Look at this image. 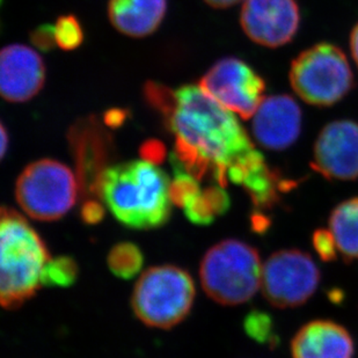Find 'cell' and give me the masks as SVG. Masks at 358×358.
<instances>
[{"instance_id":"cell-23","label":"cell","mask_w":358,"mask_h":358,"mask_svg":"<svg viewBox=\"0 0 358 358\" xmlns=\"http://www.w3.org/2000/svg\"><path fill=\"white\" fill-rule=\"evenodd\" d=\"M312 243L315 247V252L321 257V260L331 261L334 260L338 253V245L335 241L334 236L331 234V230L315 231L312 238Z\"/></svg>"},{"instance_id":"cell-5","label":"cell","mask_w":358,"mask_h":358,"mask_svg":"<svg viewBox=\"0 0 358 358\" xmlns=\"http://www.w3.org/2000/svg\"><path fill=\"white\" fill-rule=\"evenodd\" d=\"M195 285L189 273L176 266L152 267L142 275L131 304L139 320L150 327L169 329L189 315Z\"/></svg>"},{"instance_id":"cell-12","label":"cell","mask_w":358,"mask_h":358,"mask_svg":"<svg viewBox=\"0 0 358 358\" xmlns=\"http://www.w3.org/2000/svg\"><path fill=\"white\" fill-rule=\"evenodd\" d=\"M45 68L40 55L31 48L13 44L0 55V91L6 101L24 102L43 87Z\"/></svg>"},{"instance_id":"cell-26","label":"cell","mask_w":358,"mask_h":358,"mask_svg":"<svg viewBox=\"0 0 358 358\" xmlns=\"http://www.w3.org/2000/svg\"><path fill=\"white\" fill-rule=\"evenodd\" d=\"M31 40L41 50H50L55 45H57L56 38H55V26L43 24V26L36 28L31 33Z\"/></svg>"},{"instance_id":"cell-7","label":"cell","mask_w":358,"mask_h":358,"mask_svg":"<svg viewBox=\"0 0 358 358\" xmlns=\"http://www.w3.org/2000/svg\"><path fill=\"white\" fill-rule=\"evenodd\" d=\"M78 183L71 169L52 159L28 165L17 178L15 197L34 220H57L75 206Z\"/></svg>"},{"instance_id":"cell-10","label":"cell","mask_w":358,"mask_h":358,"mask_svg":"<svg viewBox=\"0 0 358 358\" xmlns=\"http://www.w3.org/2000/svg\"><path fill=\"white\" fill-rule=\"evenodd\" d=\"M240 22L255 43L282 47L297 34L301 12L296 0H245Z\"/></svg>"},{"instance_id":"cell-11","label":"cell","mask_w":358,"mask_h":358,"mask_svg":"<svg viewBox=\"0 0 358 358\" xmlns=\"http://www.w3.org/2000/svg\"><path fill=\"white\" fill-rule=\"evenodd\" d=\"M311 166L328 180L357 179L358 123L340 120L326 125L315 142Z\"/></svg>"},{"instance_id":"cell-22","label":"cell","mask_w":358,"mask_h":358,"mask_svg":"<svg viewBox=\"0 0 358 358\" xmlns=\"http://www.w3.org/2000/svg\"><path fill=\"white\" fill-rule=\"evenodd\" d=\"M183 209L188 220L196 225H210L216 220V213L203 193H199L190 202L187 203Z\"/></svg>"},{"instance_id":"cell-14","label":"cell","mask_w":358,"mask_h":358,"mask_svg":"<svg viewBox=\"0 0 358 358\" xmlns=\"http://www.w3.org/2000/svg\"><path fill=\"white\" fill-rule=\"evenodd\" d=\"M292 358H354V341L341 324L315 320L298 331L291 343Z\"/></svg>"},{"instance_id":"cell-15","label":"cell","mask_w":358,"mask_h":358,"mask_svg":"<svg viewBox=\"0 0 358 358\" xmlns=\"http://www.w3.org/2000/svg\"><path fill=\"white\" fill-rule=\"evenodd\" d=\"M166 10V0H109L108 17L122 34L144 38L158 29Z\"/></svg>"},{"instance_id":"cell-3","label":"cell","mask_w":358,"mask_h":358,"mask_svg":"<svg viewBox=\"0 0 358 358\" xmlns=\"http://www.w3.org/2000/svg\"><path fill=\"white\" fill-rule=\"evenodd\" d=\"M0 240V298L3 308L13 310L36 294L51 257L38 232L14 210H1Z\"/></svg>"},{"instance_id":"cell-13","label":"cell","mask_w":358,"mask_h":358,"mask_svg":"<svg viewBox=\"0 0 358 358\" xmlns=\"http://www.w3.org/2000/svg\"><path fill=\"white\" fill-rule=\"evenodd\" d=\"M253 117L254 137L266 149H287L301 134V108L289 95L264 99Z\"/></svg>"},{"instance_id":"cell-18","label":"cell","mask_w":358,"mask_h":358,"mask_svg":"<svg viewBox=\"0 0 358 358\" xmlns=\"http://www.w3.org/2000/svg\"><path fill=\"white\" fill-rule=\"evenodd\" d=\"M78 278V266L72 257H59L50 259L45 264L41 284L45 287H71Z\"/></svg>"},{"instance_id":"cell-24","label":"cell","mask_w":358,"mask_h":358,"mask_svg":"<svg viewBox=\"0 0 358 358\" xmlns=\"http://www.w3.org/2000/svg\"><path fill=\"white\" fill-rule=\"evenodd\" d=\"M203 195L209 201L210 206H213L216 216H222L230 209L231 199L229 194L223 189L222 186H213L206 188L202 192Z\"/></svg>"},{"instance_id":"cell-16","label":"cell","mask_w":358,"mask_h":358,"mask_svg":"<svg viewBox=\"0 0 358 358\" xmlns=\"http://www.w3.org/2000/svg\"><path fill=\"white\" fill-rule=\"evenodd\" d=\"M329 230L347 260L358 259V197L340 203L329 217Z\"/></svg>"},{"instance_id":"cell-27","label":"cell","mask_w":358,"mask_h":358,"mask_svg":"<svg viewBox=\"0 0 358 358\" xmlns=\"http://www.w3.org/2000/svg\"><path fill=\"white\" fill-rule=\"evenodd\" d=\"M103 216H105V210L102 204L96 201H87L84 203L81 209V218L85 223L94 225L100 223L103 220Z\"/></svg>"},{"instance_id":"cell-20","label":"cell","mask_w":358,"mask_h":358,"mask_svg":"<svg viewBox=\"0 0 358 358\" xmlns=\"http://www.w3.org/2000/svg\"><path fill=\"white\" fill-rule=\"evenodd\" d=\"M55 38L58 47L63 50H73L84 41V31L77 17L64 15L55 24Z\"/></svg>"},{"instance_id":"cell-30","label":"cell","mask_w":358,"mask_h":358,"mask_svg":"<svg viewBox=\"0 0 358 358\" xmlns=\"http://www.w3.org/2000/svg\"><path fill=\"white\" fill-rule=\"evenodd\" d=\"M204 1L215 8H227V7L234 6L241 0H204Z\"/></svg>"},{"instance_id":"cell-9","label":"cell","mask_w":358,"mask_h":358,"mask_svg":"<svg viewBox=\"0 0 358 358\" xmlns=\"http://www.w3.org/2000/svg\"><path fill=\"white\" fill-rule=\"evenodd\" d=\"M199 87L240 117H253L264 101V79L245 62L224 58L206 72Z\"/></svg>"},{"instance_id":"cell-28","label":"cell","mask_w":358,"mask_h":358,"mask_svg":"<svg viewBox=\"0 0 358 358\" xmlns=\"http://www.w3.org/2000/svg\"><path fill=\"white\" fill-rule=\"evenodd\" d=\"M125 115L122 110H110V112L106 114L105 122L108 127L116 128V127H120L123 123Z\"/></svg>"},{"instance_id":"cell-19","label":"cell","mask_w":358,"mask_h":358,"mask_svg":"<svg viewBox=\"0 0 358 358\" xmlns=\"http://www.w3.org/2000/svg\"><path fill=\"white\" fill-rule=\"evenodd\" d=\"M172 167L176 178L169 183V199L176 206L185 208L187 203L201 193L199 183L197 182L199 179L183 171L179 166L172 165Z\"/></svg>"},{"instance_id":"cell-17","label":"cell","mask_w":358,"mask_h":358,"mask_svg":"<svg viewBox=\"0 0 358 358\" xmlns=\"http://www.w3.org/2000/svg\"><path fill=\"white\" fill-rule=\"evenodd\" d=\"M107 262L113 274L122 280H130L139 274L144 257L142 250L135 243H121L110 250Z\"/></svg>"},{"instance_id":"cell-29","label":"cell","mask_w":358,"mask_h":358,"mask_svg":"<svg viewBox=\"0 0 358 358\" xmlns=\"http://www.w3.org/2000/svg\"><path fill=\"white\" fill-rule=\"evenodd\" d=\"M350 49H352V57L355 59L356 64L358 66V24L352 29V36H350Z\"/></svg>"},{"instance_id":"cell-4","label":"cell","mask_w":358,"mask_h":358,"mask_svg":"<svg viewBox=\"0 0 358 358\" xmlns=\"http://www.w3.org/2000/svg\"><path fill=\"white\" fill-rule=\"evenodd\" d=\"M202 287L222 305L250 301L261 287L262 266L254 247L236 239L220 241L203 257L199 268Z\"/></svg>"},{"instance_id":"cell-25","label":"cell","mask_w":358,"mask_h":358,"mask_svg":"<svg viewBox=\"0 0 358 358\" xmlns=\"http://www.w3.org/2000/svg\"><path fill=\"white\" fill-rule=\"evenodd\" d=\"M142 159L151 162L153 165H159L166 158V148L162 142L151 139L146 141L139 150Z\"/></svg>"},{"instance_id":"cell-2","label":"cell","mask_w":358,"mask_h":358,"mask_svg":"<svg viewBox=\"0 0 358 358\" xmlns=\"http://www.w3.org/2000/svg\"><path fill=\"white\" fill-rule=\"evenodd\" d=\"M96 193L120 223L135 230L162 227L172 211L169 176L143 159L103 169Z\"/></svg>"},{"instance_id":"cell-31","label":"cell","mask_w":358,"mask_h":358,"mask_svg":"<svg viewBox=\"0 0 358 358\" xmlns=\"http://www.w3.org/2000/svg\"><path fill=\"white\" fill-rule=\"evenodd\" d=\"M7 142H8V137H7L6 129L1 125V157H5L6 153Z\"/></svg>"},{"instance_id":"cell-21","label":"cell","mask_w":358,"mask_h":358,"mask_svg":"<svg viewBox=\"0 0 358 358\" xmlns=\"http://www.w3.org/2000/svg\"><path fill=\"white\" fill-rule=\"evenodd\" d=\"M243 327L250 338L260 343H271L274 338L271 315L260 311H252L243 321Z\"/></svg>"},{"instance_id":"cell-1","label":"cell","mask_w":358,"mask_h":358,"mask_svg":"<svg viewBox=\"0 0 358 358\" xmlns=\"http://www.w3.org/2000/svg\"><path fill=\"white\" fill-rule=\"evenodd\" d=\"M176 136V155L189 166H203L218 186L230 180L241 185L267 164L234 112L211 98L199 86L187 85L176 91L165 115Z\"/></svg>"},{"instance_id":"cell-8","label":"cell","mask_w":358,"mask_h":358,"mask_svg":"<svg viewBox=\"0 0 358 358\" xmlns=\"http://www.w3.org/2000/svg\"><path fill=\"white\" fill-rule=\"evenodd\" d=\"M320 271L311 255L297 250H280L262 266L261 287L275 308H296L315 294Z\"/></svg>"},{"instance_id":"cell-6","label":"cell","mask_w":358,"mask_h":358,"mask_svg":"<svg viewBox=\"0 0 358 358\" xmlns=\"http://www.w3.org/2000/svg\"><path fill=\"white\" fill-rule=\"evenodd\" d=\"M291 86L310 105L331 106L348 94L354 76L340 48L321 43L301 52L290 70Z\"/></svg>"}]
</instances>
